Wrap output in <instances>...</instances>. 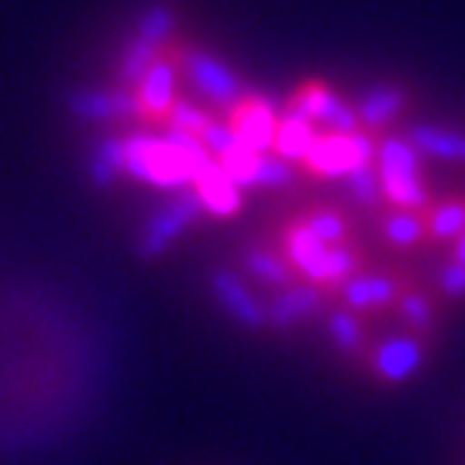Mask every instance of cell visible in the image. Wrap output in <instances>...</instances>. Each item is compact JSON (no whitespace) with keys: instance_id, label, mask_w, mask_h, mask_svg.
Segmentation results:
<instances>
[{"instance_id":"2","label":"cell","mask_w":465,"mask_h":465,"mask_svg":"<svg viewBox=\"0 0 465 465\" xmlns=\"http://www.w3.org/2000/svg\"><path fill=\"white\" fill-rule=\"evenodd\" d=\"M424 155L407 142V134H380L376 169H380L382 200L397 211H428L431 190L424 183Z\"/></svg>"},{"instance_id":"34","label":"cell","mask_w":465,"mask_h":465,"mask_svg":"<svg viewBox=\"0 0 465 465\" xmlns=\"http://www.w3.org/2000/svg\"><path fill=\"white\" fill-rule=\"evenodd\" d=\"M451 259H455L459 266H465V234L459 238V242H455V245H451Z\"/></svg>"},{"instance_id":"31","label":"cell","mask_w":465,"mask_h":465,"mask_svg":"<svg viewBox=\"0 0 465 465\" xmlns=\"http://www.w3.org/2000/svg\"><path fill=\"white\" fill-rule=\"evenodd\" d=\"M293 180H297V166L269 152L266 159H262V169H259L255 190H286V186H293Z\"/></svg>"},{"instance_id":"14","label":"cell","mask_w":465,"mask_h":465,"mask_svg":"<svg viewBox=\"0 0 465 465\" xmlns=\"http://www.w3.org/2000/svg\"><path fill=\"white\" fill-rule=\"evenodd\" d=\"M324 255H328V245L317 238L303 221H293L282 228V259L293 266L303 282H321V266H324Z\"/></svg>"},{"instance_id":"29","label":"cell","mask_w":465,"mask_h":465,"mask_svg":"<svg viewBox=\"0 0 465 465\" xmlns=\"http://www.w3.org/2000/svg\"><path fill=\"white\" fill-rule=\"evenodd\" d=\"M214 121V114L207 111V107H200V104H193V100H176L173 107H169L166 114V132H180V134H193V138H200V134L207 132V124Z\"/></svg>"},{"instance_id":"1","label":"cell","mask_w":465,"mask_h":465,"mask_svg":"<svg viewBox=\"0 0 465 465\" xmlns=\"http://www.w3.org/2000/svg\"><path fill=\"white\" fill-rule=\"evenodd\" d=\"M214 163L207 145L193 134L163 132L128 134V163L124 176L155 190H190L203 169Z\"/></svg>"},{"instance_id":"10","label":"cell","mask_w":465,"mask_h":465,"mask_svg":"<svg viewBox=\"0 0 465 465\" xmlns=\"http://www.w3.org/2000/svg\"><path fill=\"white\" fill-rule=\"evenodd\" d=\"M66 107L80 121H124V117L138 114V97H134L132 86H86V90H76L69 94Z\"/></svg>"},{"instance_id":"3","label":"cell","mask_w":465,"mask_h":465,"mask_svg":"<svg viewBox=\"0 0 465 465\" xmlns=\"http://www.w3.org/2000/svg\"><path fill=\"white\" fill-rule=\"evenodd\" d=\"M376 145H380V134L366 128L355 134L321 132L311 155L303 159V169L317 180H345L359 163H376Z\"/></svg>"},{"instance_id":"15","label":"cell","mask_w":465,"mask_h":465,"mask_svg":"<svg viewBox=\"0 0 465 465\" xmlns=\"http://www.w3.org/2000/svg\"><path fill=\"white\" fill-rule=\"evenodd\" d=\"M176 73H180L176 63L159 59V63L142 76V84L134 86L138 114L145 117V121H166L169 107L180 100L176 97Z\"/></svg>"},{"instance_id":"19","label":"cell","mask_w":465,"mask_h":465,"mask_svg":"<svg viewBox=\"0 0 465 465\" xmlns=\"http://www.w3.org/2000/svg\"><path fill=\"white\" fill-rule=\"evenodd\" d=\"M242 269L249 272L252 280H259L262 286H272V290H286V286L297 282V272L282 259V252H272L266 245H252V249L242 252Z\"/></svg>"},{"instance_id":"20","label":"cell","mask_w":465,"mask_h":465,"mask_svg":"<svg viewBox=\"0 0 465 465\" xmlns=\"http://www.w3.org/2000/svg\"><path fill=\"white\" fill-rule=\"evenodd\" d=\"M124 163H128V134H107L100 138L94 152H90V180L94 186L107 190L124 176Z\"/></svg>"},{"instance_id":"7","label":"cell","mask_w":465,"mask_h":465,"mask_svg":"<svg viewBox=\"0 0 465 465\" xmlns=\"http://www.w3.org/2000/svg\"><path fill=\"white\" fill-rule=\"evenodd\" d=\"M280 111L269 97H259V94H242V100L234 104L232 111L224 114V121L232 124V132L238 134L242 145L269 155L272 145H276V128H280Z\"/></svg>"},{"instance_id":"11","label":"cell","mask_w":465,"mask_h":465,"mask_svg":"<svg viewBox=\"0 0 465 465\" xmlns=\"http://www.w3.org/2000/svg\"><path fill=\"white\" fill-rule=\"evenodd\" d=\"M324 307V293L314 282H293L286 290H276L272 297L266 300V317L272 331H293L297 324L311 321V317L321 314Z\"/></svg>"},{"instance_id":"23","label":"cell","mask_w":465,"mask_h":465,"mask_svg":"<svg viewBox=\"0 0 465 465\" xmlns=\"http://www.w3.org/2000/svg\"><path fill=\"white\" fill-rule=\"evenodd\" d=\"M397 314L400 321L407 324V334H417V338H424V334L434 331V321H438V307H434L431 293H424V290H417V286H407L397 300Z\"/></svg>"},{"instance_id":"6","label":"cell","mask_w":465,"mask_h":465,"mask_svg":"<svg viewBox=\"0 0 465 465\" xmlns=\"http://www.w3.org/2000/svg\"><path fill=\"white\" fill-rule=\"evenodd\" d=\"M290 111L311 117L321 132H334V134H355L362 132V121H359V111L355 104H345V100L334 94L331 86L324 84H303L290 97Z\"/></svg>"},{"instance_id":"22","label":"cell","mask_w":465,"mask_h":465,"mask_svg":"<svg viewBox=\"0 0 465 465\" xmlns=\"http://www.w3.org/2000/svg\"><path fill=\"white\" fill-rule=\"evenodd\" d=\"M428 242H441V245H455L465 234V197L438 200L428 211Z\"/></svg>"},{"instance_id":"32","label":"cell","mask_w":465,"mask_h":465,"mask_svg":"<svg viewBox=\"0 0 465 465\" xmlns=\"http://www.w3.org/2000/svg\"><path fill=\"white\" fill-rule=\"evenodd\" d=\"M200 142H203V145H207V152L217 159V155H224L228 149H234V145H238V134L232 132V124H228L224 117H214V121L207 124V132L200 134Z\"/></svg>"},{"instance_id":"8","label":"cell","mask_w":465,"mask_h":465,"mask_svg":"<svg viewBox=\"0 0 465 465\" xmlns=\"http://www.w3.org/2000/svg\"><path fill=\"white\" fill-rule=\"evenodd\" d=\"M207 282H211V297L217 300V307L232 317L238 328H249V331L269 328L266 303L252 293V286L234 269H214Z\"/></svg>"},{"instance_id":"24","label":"cell","mask_w":465,"mask_h":465,"mask_svg":"<svg viewBox=\"0 0 465 465\" xmlns=\"http://www.w3.org/2000/svg\"><path fill=\"white\" fill-rule=\"evenodd\" d=\"M262 152L249 149V145H234V149H228L224 155H217V166L224 169L228 176H232V183L245 193V190H255V183H259V169H262Z\"/></svg>"},{"instance_id":"17","label":"cell","mask_w":465,"mask_h":465,"mask_svg":"<svg viewBox=\"0 0 465 465\" xmlns=\"http://www.w3.org/2000/svg\"><path fill=\"white\" fill-rule=\"evenodd\" d=\"M407 142H411L424 159L465 166V132H459V128H445V124H414V128H407Z\"/></svg>"},{"instance_id":"33","label":"cell","mask_w":465,"mask_h":465,"mask_svg":"<svg viewBox=\"0 0 465 465\" xmlns=\"http://www.w3.org/2000/svg\"><path fill=\"white\" fill-rule=\"evenodd\" d=\"M438 293L445 300H465V266H459L455 259H449L445 266L438 269Z\"/></svg>"},{"instance_id":"18","label":"cell","mask_w":465,"mask_h":465,"mask_svg":"<svg viewBox=\"0 0 465 465\" xmlns=\"http://www.w3.org/2000/svg\"><path fill=\"white\" fill-rule=\"evenodd\" d=\"M321 138L317 124L311 117L297 114V111H286L280 117V128H276V145H272V155H280L293 166H303V159L311 155L314 142Z\"/></svg>"},{"instance_id":"9","label":"cell","mask_w":465,"mask_h":465,"mask_svg":"<svg viewBox=\"0 0 465 465\" xmlns=\"http://www.w3.org/2000/svg\"><path fill=\"white\" fill-rule=\"evenodd\" d=\"M424 362H428V349H424V338H417V334H393V338L380 341L369 355L372 376L390 386L411 382L424 369Z\"/></svg>"},{"instance_id":"5","label":"cell","mask_w":465,"mask_h":465,"mask_svg":"<svg viewBox=\"0 0 465 465\" xmlns=\"http://www.w3.org/2000/svg\"><path fill=\"white\" fill-rule=\"evenodd\" d=\"M200 214H203V203H200L197 193H193V190H180L159 214L149 217V224L138 234L134 252H138L142 259H159V255H166V252L180 242V234H183Z\"/></svg>"},{"instance_id":"12","label":"cell","mask_w":465,"mask_h":465,"mask_svg":"<svg viewBox=\"0 0 465 465\" xmlns=\"http://www.w3.org/2000/svg\"><path fill=\"white\" fill-rule=\"evenodd\" d=\"M403 290H407V282L400 280L397 272H355L338 293L349 311L362 314V311H382V307L397 303Z\"/></svg>"},{"instance_id":"30","label":"cell","mask_w":465,"mask_h":465,"mask_svg":"<svg viewBox=\"0 0 465 465\" xmlns=\"http://www.w3.org/2000/svg\"><path fill=\"white\" fill-rule=\"evenodd\" d=\"M345 186H349V197L359 203V207H376L382 200V186H380V169L376 163H359L345 176Z\"/></svg>"},{"instance_id":"16","label":"cell","mask_w":465,"mask_h":465,"mask_svg":"<svg viewBox=\"0 0 465 465\" xmlns=\"http://www.w3.org/2000/svg\"><path fill=\"white\" fill-rule=\"evenodd\" d=\"M190 190H193L200 197V203H203V214L234 217L242 211V190L232 183V176H228L224 169L217 166V159L200 173Z\"/></svg>"},{"instance_id":"28","label":"cell","mask_w":465,"mask_h":465,"mask_svg":"<svg viewBox=\"0 0 465 465\" xmlns=\"http://www.w3.org/2000/svg\"><path fill=\"white\" fill-rule=\"evenodd\" d=\"M300 221H303V224H307L328 249H331V245H349L351 224L341 211H334V207H314V211H307Z\"/></svg>"},{"instance_id":"27","label":"cell","mask_w":465,"mask_h":465,"mask_svg":"<svg viewBox=\"0 0 465 465\" xmlns=\"http://www.w3.org/2000/svg\"><path fill=\"white\" fill-rule=\"evenodd\" d=\"M328 338L334 341V349L345 355H359L366 349V324L355 317V311H331L328 314Z\"/></svg>"},{"instance_id":"13","label":"cell","mask_w":465,"mask_h":465,"mask_svg":"<svg viewBox=\"0 0 465 465\" xmlns=\"http://www.w3.org/2000/svg\"><path fill=\"white\" fill-rule=\"evenodd\" d=\"M407 104H411V90H407V86L376 84L359 97L355 111H359V121H362L366 132L386 134V128H393L397 117L407 111Z\"/></svg>"},{"instance_id":"21","label":"cell","mask_w":465,"mask_h":465,"mask_svg":"<svg viewBox=\"0 0 465 465\" xmlns=\"http://www.w3.org/2000/svg\"><path fill=\"white\" fill-rule=\"evenodd\" d=\"M380 234L393 249H417L420 242H428V217L424 211H397L393 207L380 221Z\"/></svg>"},{"instance_id":"25","label":"cell","mask_w":465,"mask_h":465,"mask_svg":"<svg viewBox=\"0 0 465 465\" xmlns=\"http://www.w3.org/2000/svg\"><path fill=\"white\" fill-rule=\"evenodd\" d=\"M173 32H176V11L169 4H149L138 15V21H134V38H142L149 45H159V49H166Z\"/></svg>"},{"instance_id":"26","label":"cell","mask_w":465,"mask_h":465,"mask_svg":"<svg viewBox=\"0 0 465 465\" xmlns=\"http://www.w3.org/2000/svg\"><path fill=\"white\" fill-rule=\"evenodd\" d=\"M362 272V255L351 249V245H331L324 255V266H321V282L317 286H328V290H341L345 282Z\"/></svg>"},{"instance_id":"4","label":"cell","mask_w":465,"mask_h":465,"mask_svg":"<svg viewBox=\"0 0 465 465\" xmlns=\"http://www.w3.org/2000/svg\"><path fill=\"white\" fill-rule=\"evenodd\" d=\"M180 69L186 73V80L200 90V97L211 100L217 111H224V114H228L234 104L242 100V94H245L238 73H234L228 63H221L217 55H211L207 49H197V45L183 49L180 52Z\"/></svg>"}]
</instances>
